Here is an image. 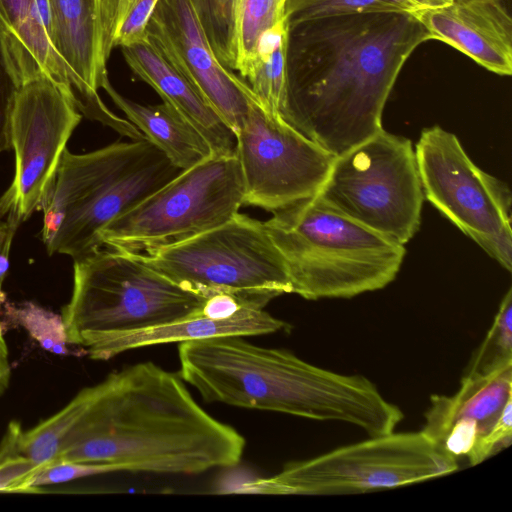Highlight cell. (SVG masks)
Wrapping results in <instances>:
<instances>
[{"label": "cell", "instance_id": "obj_23", "mask_svg": "<svg viewBox=\"0 0 512 512\" xmlns=\"http://www.w3.org/2000/svg\"><path fill=\"white\" fill-rule=\"evenodd\" d=\"M158 0H96L100 51L107 63L115 47L147 37L146 29Z\"/></svg>", "mask_w": 512, "mask_h": 512}, {"label": "cell", "instance_id": "obj_33", "mask_svg": "<svg viewBox=\"0 0 512 512\" xmlns=\"http://www.w3.org/2000/svg\"><path fill=\"white\" fill-rule=\"evenodd\" d=\"M419 10L420 9H435L448 5L452 0H409Z\"/></svg>", "mask_w": 512, "mask_h": 512}, {"label": "cell", "instance_id": "obj_3", "mask_svg": "<svg viewBox=\"0 0 512 512\" xmlns=\"http://www.w3.org/2000/svg\"><path fill=\"white\" fill-rule=\"evenodd\" d=\"M178 357V374L207 402L346 422L369 436L394 432L404 417L368 378L320 368L243 336L181 342Z\"/></svg>", "mask_w": 512, "mask_h": 512}, {"label": "cell", "instance_id": "obj_1", "mask_svg": "<svg viewBox=\"0 0 512 512\" xmlns=\"http://www.w3.org/2000/svg\"><path fill=\"white\" fill-rule=\"evenodd\" d=\"M19 451L36 464H105L118 471L192 475L239 463L244 437L208 414L178 373L142 362L80 390L22 430Z\"/></svg>", "mask_w": 512, "mask_h": 512}, {"label": "cell", "instance_id": "obj_31", "mask_svg": "<svg viewBox=\"0 0 512 512\" xmlns=\"http://www.w3.org/2000/svg\"><path fill=\"white\" fill-rule=\"evenodd\" d=\"M18 228L9 221H0V308L5 302L3 283L9 269V254L12 241Z\"/></svg>", "mask_w": 512, "mask_h": 512}, {"label": "cell", "instance_id": "obj_2", "mask_svg": "<svg viewBox=\"0 0 512 512\" xmlns=\"http://www.w3.org/2000/svg\"><path fill=\"white\" fill-rule=\"evenodd\" d=\"M431 40L410 12L331 16L288 26L283 119L337 157L377 134L398 75Z\"/></svg>", "mask_w": 512, "mask_h": 512}, {"label": "cell", "instance_id": "obj_24", "mask_svg": "<svg viewBox=\"0 0 512 512\" xmlns=\"http://www.w3.org/2000/svg\"><path fill=\"white\" fill-rule=\"evenodd\" d=\"M286 0H233L234 71L246 79L256 62L261 35L285 18Z\"/></svg>", "mask_w": 512, "mask_h": 512}, {"label": "cell", "instance_id": "obj_32", "mask_svg": "<svg viewBox=\"0 0 512 512\" xmlns=\"http://www.w3.org/2000/svg\"><path fill=\"white\" fill-rule=\"evenodd\" d=\"M10 376L11 366L9 362L8 346L4 337L3 326L0 321V394L8 388Z\"/></svg>", "mask_w": 512, "mask_h": 512}, {"label": "cell", "instance_id": "obj_21", "mask_svg": "<svg viewBox=\"0 0 512 512\" xmlns=\"http://www.w3.org/2000/svg\"><path fill=\"white\" fill-rule=\"evenodd\" d=\"M102 89L144 137L178 169L186 170L213 155L205 138L169 104L143 105L118 93L107 78Z\"/></svg>", "mask_w": 512, "mask_h": 512}, {"label": "cell", "instance_id": "obj_35", "mask_svg": "<svg viewBox=\"0 0 512 512\" xmlns=\"http://www.w3.org/2000/svg\"><path fill=\"white\" fill-rule=\"evenodd\" d=\"M95 7H96V0H95Z\"/></svg>", "mask_w": 512, "mask_h": 512}, {"label": "cell", "instance_id": "obj_26", "mask_svg": "<svg viewBox=\"0 0 512 512\" xmlns=\"http://www.w3.org/2000/svg\"><path fill=\"white\" fill-rule=\"evenodd\" d=\"M512 364V290L504 295L483 342L465 373L484 374Z\"/></svg>", "mask_w": 512, "mask_h": 512}, {"label": "cell", "instance_id": "obj_6", "mask_svg": "<svg viewBox=\"0 0 512 512\" xmlns=\"http://www.w3.org/2000/svg\"><path fill=\"white\" fill-rule=\"evenodd\" d=\"M207 297L146 264L138 254L101 247L74 259L73 287L62 308L67 344L175 322L198 313Z\"/></svg>", "mask_w": 512, "mask_h": 512}, {"label": "cell", "instance_id": "obj_27", "mask_svg": "<svg viewBox=\"0 0 512 512\" xmlns=\"http://www.w3.org/2000/svg\"><path fill=\"white\" fill-rule=\"evenodd\" d=\"M6 316L22 326L40 346L57 355L67 354V342L61 315L32 302L6 305Z\"/></svg>", "mask_w": 512, "mask_h": 512}, {"label": "cell", "instance_id": "obj_12", "mask_svg": "<svg viewBox=\"0 0 512 512\" xmlns=\"http://www.w3.org/2000/svg\"><path fill=\"white\" fill-rule=\"evenodd\" d=\"M82 117L72 95L46 75L19 86L9 120L14 175L0 198V218L6 217L18 228L42 209L67 142Z\"/></svg>", "mask_w": 512, "mask_h": 512}, {"label": "cell", "instance_id": "obj_25", "mask_svg": "<svg viewBox=\"0 0 512 512\" xmlns=\"http://www.w3.org/2000/svg\"><path fill=\"white\" fill-rule=\"evenodd\" d=\"M419 10L409 0H286L288 26L319 18L370 12Z\"/></svg>", "mask_w": 512, "mask_h": 512}, {"label": "cell", "instance_id": "obj_4", "mask_svg": "<svg viewBox=\"0 0 512 512\" xmlns=\"http://www.w3.org/2000/svg\"><path fill=\"white\" fill-rule=\"evenodd\" d=\"M147 139L85 154L66 149L42 207L49 255L74 259L101 248L100 232L180 173Z\"/></svg>", "mask_w": 512, "mask_h": 512}, {"label": "cell", "instance_id": "obj_34", "mask_svg": "<svg viewBox=\"0 0 512 512\" xmlns=\"http://www.w3.org/2000/svg\"><path fill=\"white\" fill-rule=\"evenodd\" d=\"M509 7H511V0H503Z\"/></svg>", "mask_w": 512, "mask_h": 512}, {"label": "cell", "instance_id": "obj_8", "mask_svg": "<svg viewBox=\"0 0 512 512\" xmlns=\"http://www.w3.org/2000/svg\"><path fill=\"white\" fill-rule=\"evenodd\" d=\"M138 255L205 297L228 293L246 306L264 308L275 297L292 293L285 260L265 223L239 212L190 239Z\"/></svg>", "mask_w": 512, "mask_h": 512}, {"label": "cell", "instance_id": "obj_16", "mask_svg": "<svg viewBox=\"0 0 512 512\" xmlns=\"http://www.w3.org/2000/svg\"><path fill=\"white\" fill-rule=\"evenodd\" d=\"M47 2L50 43L66 68L79 111L128 136L131 123L110 111L98 93L108 74L100 51L95 0Z\"/></svg>", "mask_w": 512, "mask_h": 512}, {"label": "cell", "instance_id": "obj_19", "mask_svg": "<svg viewBox=\"0 0 512 512\" xmlns=\"http://www.w3.org/2000/svg\"><path fill=\"white\" fill-rule=\"evenodd\" d=\"M290 325L263 308L242 307L233 317L210 319L200 311L184 319L149 328L103 335L86 347L94 360H109L131 349L168 343H181L218 336H256L289 330Z\"/></svg>", "mask_w": 512, "mask_h": 512}, {"label": "cell", "instance_id": "obj_22", "mask_svg": "<svg viewBox=\"0 0 512 512\" xmlns=\"http://www.w3.org/2000/svg\"><path fill=\"white\" fill-rule=\"evenodd\" d=\"M286 19L265 31L256 47V62L246 78L254 97L269 113L283 118L287 99Z\"/></svg>", "mask_w": 512, "mask_h": 512}, {"label": "cell", "instance_id": "obj_14", "mask_svg": "<svg viewBox=\"0 0 512 512\" xmlns=\"http://www.w3.org/2000/svg\"><path fill=\"white\" fill-rule=\"evenodd\" d=\"M421 430L449 455L472 466L512 441V364L491 372L465 373L450 396L433 395Z\"/></svg>", "mask_w": 512, "mask_h": 512}, {"label": "cell", "instance_id": "obj_5", "mask_svg": "<svg viewBox=\"0 0 512 512\" xmlns=\"http://www.w3.org/2000/svg\"><path fill=\"white\" fill-rule=\"evenodd\" d=\"M281 252L292 293L307 300L352 298L397 276L404 245L333 210L316 196L264 222Z\"/></svg>", "mask_w": 512, "mask_h": 512}, {"label": "cell", "instance_id": "obj_17", "mask_svg": "<svg viewBox=\"0 0 512 512\" xmlns=\"http://www.w3.org/2000/svg\"><path fill=\"white\" fill-rule=\"evenodd\" d=\"M412 14L431 40L450 45L495 74H512L511 7L503 0H452Z\"/></svg>", "mask_w": 512, "mask_h": 512}, {"label": "cell", "instance_id": "obj_29", "mask_svg": "<svg viewBox=\"0 0 512 512\" xmlns=\"http://www.w3.org/2000/svg\"><path fill=\"white\" fill-rule=\"evenodd\" d=\"M19 88L3 31L0 28V153L11 150L9 120L15 94Z\"/></svg>", "mask_w": 512, "mask_h": 512}, {"label": "cell", "instance_id": "obj_10", "mask_svg": "<svg viewBox=\"0 0 512 512\" xmlns=\"http://www.w3.org/2000/svg\"><path fill=\"white\" fill-rule=\"evenodd\" d=\"M244 205L236 155H212L111 221L102 247L134 254L185 241L231 219Z\"/></svg>", "mask_w": 512, "mask_h": 512}, {"label": "cell", "instance_id": "obj_7", "mask_svg": "<svg viewBox=\"0 0 512 512\" xmlns=\"http://www.w3.org/2000/svg\"><path fill=\"white\" fill-rule=\"evenodd\" d=\"M457 470V459L422 431L391 432L286 463L278 473L247 481L235 492L349 495L399 488Z\"/></svg>", "mask_w": 512, "mask_h": 512}, {"label": "cell", "instance_id": "obj_18", "mask_svg": "<svg viewBox=\"0 0 512 512\" xmlns=\"http://www.w3.org/2000/svg\"><path fill=\"white\" fill-rule=\"evenodd\" d=\"M121 51L131 71L199 131L213 155H236V136L232 129L147 37L121 47Z\"/></svg>", "mask_w": 512, "mask_h": 512}, {"label": "cell", "instance_id": "obj_20", "mask_svg": "<svg viewBox=\"0 0 512 512\" xmlns=\"http://www.w3.org/2000/svg\"><path fill=\"white\" fill-rule=\"evenodd\" d=\"M0 28L19 86L46 75L75 98L66 68L45 31L37 0H0Z\"/></svg>", "mask_w": 512, "mask_h": 512}, {"label": "cell", "instance_id": "obj_9", "mask_svg": "<svg viewBox=\"0 0 512 512\" xmlns=\"http://www.w3.org/2000/svg\"><path fill=\"white\" fill-rule=\"evenodd\" d=\"M315 196L354 222L405 245L419 229L425 199L411 140L380 130L334 158Z\"/></svg>", "mask_w": 512, "mask_h": 512}, {"label": "cell", "instance_id": "obj_30", "mask_svg": "<svg viewBox=\"0 0 512 512\" xmlns=\"http://www.w3.org/2000/svg\"><path fill=\"white\" fill-rule=\"evenodd\" d=\"M245 306L232 294L216 293L205 299L200 313L210 319L223 320L233 317Z\"/></svg>", "mask_w": 512, "mask_h": 512}, {"label": "cell", "instance_id": "obj_28", "mask_svg": "<svg viewBox=\"0 0 512 512\" xmlns=\"http://www.w3.org/2000/svg\"><path fill=\"white\" fill-rule=\"evenodd\" d=\"M41 467L20 453L15 435L6 432L0 444V493H32L28 483Z\"/></svg>", "mask_w": 512, "mask_h": 512}, {"label": "cell", "instance_id": "obj_11", "mask_svg": "<svg viewBox=\"0 0 512 512\" xmlns=\"http://www.w3.org/2000/svg\"><path fill=\"white\" fill-rule=\"evenodd\" d=\"M414 150L424 198L511 271L509 186L478 167L458 137L440 126L424 129Z\"/></svg>", "mask_w": 512, "mask_h": 512}, {"label": "cell", "instance_id": "obj_15", "mask_svg": "<svg viewBox=\"0 0 512 512\" xmlns=\"http://www.w3.org/2000/svg\"><path fill=\"white\" fill-rule=\"evenodd\" d=\"M147 38L235 133L248 112L252 91L221 64L190 0H158Z\"/></svg>", "mask_w": 512, "mask_h": 512}, {"label": "cell", "instance_id": "obj_13", "mask_svg": "<svg viewBox=\"0 0 512 512\" xmlns=\"http://www.w3.org/2000/svg\"><path fill=\"white\" fill-rule=\"evenodd\" d=\"M235 136L244 205L272 214L314 197L335 158L283 118L266 111L253 93Z\"/></svg>", "mask_w": 512, "mask_h": 512}]
</instances>
